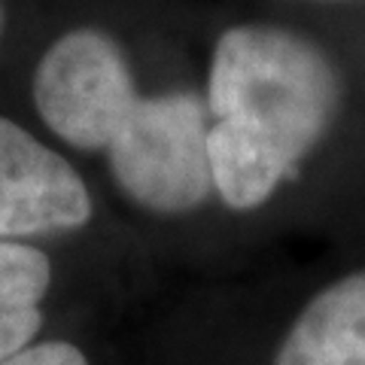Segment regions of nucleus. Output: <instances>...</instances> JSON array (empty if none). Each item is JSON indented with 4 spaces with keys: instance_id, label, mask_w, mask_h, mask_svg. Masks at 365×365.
<instances>
[{
    "instance_id": "nucleus-8",
    "label": "nucleus",
    "mask_w": 365,
    "mask_h": 365,
    "mask_svg": "<svg viewBox=\"0 0 365 365\" xmlns=\"http://www.w3.org/2000/svg\"><path fill=\"white\" fill-rule=\"evenodd\" d=\"M329 4H344V0H329Z\"/></svg>"
},
{
    "instance_id": "nucleus-4",
    "label": "nucleus",
    "mask_w": 365,
    "mask_h": 365,
    "mask_svg": "<svg viewBox=\"0 0 365 365\" xmlns=\"http://www.w3.org/2000/svg\"><path fill=\"white\" fill-rule=\"evenodd\" d=\"M274 365H365V268L338 277L304 304Z\"/></svg>"
},
{
    "instance_id": "nucleus-5",
    "label": "nucleus",
    "mask_w": 365,
    "mask_h": 365,
    "mask_svg": "<svg viewBox=\"0 0 365 365\" xmlns=\"http://www.w3.org/2000/svg\"><path fill=\"white\" fill-rule=\"evenodd\" d=\"M52 265L43 250L0 241V362L28 350L43 326L40 302L49 292Z\"/></svg>"
},
{
    "instance_id": "nucleus-7",
    "label": "nucleus",
    "mask_w": 365,
    "mask_h": 365,
    "mask_svg": "<svg viewBox=\"0 0 365 365\" xmlns=\"http://www.w3.org/2000/svg\"><path fill=\"white\" fill-rule=\"evenodd\" d=\"M0 34H4V4H0Z\"/></svg>"
},
{
    "instance_id": "nucleus-1",
    "label": "nucleus",
    "mask_w": 365,
    "mask_h": 365,
    "mask_svg": "<svg viewBox=\"0 0 365 365\" xmlns=\"http://www.w3.org/2000/svg\"><path fill=\"white\" fill-rule=\"evenodd\" d=\"M34 104L64 143L107 153L110 174L153 213H189L213 192L210 113L195 91L140 95L128 55L98 28L55 40L34 71Z\"/></svg>"
},
{
    "instance_id": "nucleus-2",
    "label": "nucleus",
    "mask_w": 365,
    "mask_h": 365,
    "mask_svg": "<svg viewBox=\"0 0 365 365\" xmlns=\"http://www.w3.org/2000/svg\"><path fill=\"white\" fill-rule=\"evenodd\" d=\"M344 83L319 43L277 25L220 34L207 73L210 180L232 210H256L323 140Z\"/></svg>"
},
{
    "instance_id": "nucleus-6",
    "label": "nucleus",
    "mask_w": 365,
    "mask_h": 365,
    "mask_svg": "<svg viewBox=\"0 0 365 365\" xmlns=\"http://www.w3.org/2000/svg\"><path fill=\"white\" fill-rule=\"evenodd\" d=\"M0 365H88V359L83 356V350L67 341H43V344H31L28 350L4 359Z\"/></svg>"
},
{
    "instance_id": "nucleus-3",
    "label": "nucleus",
    "mask_w": 365,
    "mask_h": 365,
    "mask_svg": "<svg viewBox=\"0 0 365 365\" xmlns=\"http://www.w3.org/2000/svg\"><path fill=\"white\" fill-rule=\"evenodd\" d=\"M88 220L91 198L73 165L0 116V241L76 232Z\"/></svg>"
}]
</instances>
